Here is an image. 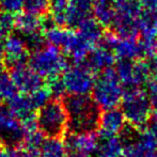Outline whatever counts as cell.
Here are the masks:
<instances>
[{
    "instance_id": "cell-22",
    "label": "cell",
    "mask_w": 157,
    "mask_h": 157,
    "mask_svg": "<svg viewBox=\"0 0 157 157\" xmlns=\"http://www.w3.org/2000/svg\"><path fill=\"white\" fill-rule=\"evenodd\" d=\"M78 34L91 46L96 47L99 41H103V27L95 21V18H91L83 23L77 29Z\"/></svg>"
},
{
    "instance_id": "cell-16",
    "label": "cell",
    "mask_w": 157,
    "mask_h": 157,
    "mask_svg": "<svg viewBox=\"0 0 157 157\" xmlns=\"http://www.w3.org/2000/svg\"><path fill=\"white\" fill-rule=\"evenodd\" d=\"M114 60H116V56L113 52L106 46L99 45L93 48V50L88 55L87 59L83 62V66L93 74L97 72L101 73L108 68H111Z\"/></svg>"
},
{
    "instance_id": "cell-13",
    "label": "cell",
    "mask_w": 157,
    "mask_h": 157,
    "mask_svg": "<svg viewBox=\"0 0 157 157\" xmlns=\"http://www.w3.org/2000/svg\"><path fill=\"white\" fill-rule=\"evenodd\" d=\"M10 75L17 91L23 94H32L46 85L44 79L26 64L11 68Z\"/></svg>"
},
{
    "instance_id": "cell-20",
    "label": "cell",
    "mask_w": 157,
    "mask_h": 157,
    "mask_svg": "<svg viewBox=\"0 0 157 157\" xmlns=\"http://www.w3.org/2000/svg\"><path fill=\"white\" fill-rule=\"evenodd\" d=\"M93 15L95 21L101 27H111L116 16L114 1L110 0H95Z\"/></svg>"
},
{
    "instance_id": "cell-23",
    "label": "cell",
    "mask_w": 157,
    "mask_h": 157,
    "mask_svg": "<svg viewBox=\"0 0 157 157\" xmlns=\"http://www.w3.org/2000/svg\"><path fill=\"white\" fill-rule=\"evenodd\" d=\"M40 157H68L64 141L61 139H47L41 150Z\"/></svg>"
},
{
    "instance_id": "cell-11",
    "label": "cell",
    "mask_w": 157,
    "mask_h": 157,
    "mask_svg": "<svg viewBox=\"0 0 157 157\" xmlns=\"http://www.w3.org/2000/svg\"><path fill=\"white\" fill-rule=\"evenodd\" d=\"M98 139L95 132H67L64 144L68 157H91L97 151Z\"/></svg>"
},
{
    "instance_id": "cell-26",
    "label": "cell",
    "mask_w": 157,
    "mask_h": 157,
    "mask_svg": "<svg viewBox=\"0 0 157 157\" xmlns=\"http://www.w3.org/2000/svg\"><path fill=\"white\" fill-rule=\"evenodd\" d=\"M149 65L151 68V78L147 83V96L151 101L153 108L157 109V57L150 58Z\"/></svg>"
},
{
    "instance_id": "cell-17",
    "label": "cell",
    "mask_w": 157,
    "mask_h": 157,
    "mask_svg": "<svg viewBox=\"0 0 157 157\" xmlns=\"http://www.w3.org/2000/svg\"><path fill=\"white\" fill-rule=\"evenodd\" d=\"M8 103L10 109L21 122H24L33 117H36V109L33 106L29 94L17 93Z\"/></svg>"
},
{
    "instance_id": "cell-27",
    "label": "cell",
    "mask_w": 157,
    "mask_h": 157,
    "mask_svg": "<svg viewBox=\"0 0 157 157\" xmlns=\"http://www.w3.org/2000/svg\"><path fill=\"white\" fill-rule=\"evenodd\" d=\"M24 9L30 14L40 17L45 16L49 11V0H25Z\"/></svg>"
},
{
    "instance_id": "cell-12",
    "label": "cell",
    "mask_w": 157,
    "mask_h": 157,
    "mask_svg": "<svg viewBox=\"0 0 157 157\" xmlns=\"http://www.w3.org/2000/svg\"><path fill=\"white\" fill-rule=\"evenodd\" d=\"M3 60L4 64L10 68L19 65H25L29 61V50L26 45L25 39L18 34H10L6 37L3 44Z\"/></svg>"
},
{
    "instance_id": "cell-29",
    "label": "cell",
    "mask_w": 157,
    "mask_h": 157,
    "mask_svg": "<svg viewBox=\"0 0 157 157\" xmlns=\"http://www.w3.org/2000/svg\"><path fill=\"white\" fill-rule=\"evenodd\" d=\"M25 0H0V10L9 14H16L24 9Z\"/></svg>"
},
{
    "instance_id": "cell-15",
    "label": "cell",
    "mask_w": 157,
    "mask_h": 157,
    "mask_svg": "<svg viewBox=\"0 0 157 157\" xmlns=\"http://www.w3.org/2000/svg\"><path fill=\"white\" fill-rule=\"evenodd\" d=\"M125 117L119 108L104 110L101 114L98 132L101 137L118 136L125 128Z\"/></svg>"
},
{
    "instance_id": "cell-35",
    "label": "cell",
    "mask_w": 157,
    "mask_h": 157,
    "mask_svg": "<svg viewBox=\"0 0 157 157\" xmlns=\"http://www.w3.org/2000/svg\"><path fill=\"white\" fill-rule=\"evenodd\" d=\"M3 147V145H2V144H1V142H0V150H1V147Z\"/></svg>"
},
{
    "instance_id": "cell-10",
    "label": "cell",
    "mask_w": 157,
    "mask_h": 157,
    "mask_svg": "<svg viewBox=\"0 0 157 157\" xmlns=\"http://www.w3.org/2000/svg\"><path fill=\"white\" fill-rule=\"evenodd\" d=\"M103 45L111 49L120 60L137 61L145 56L142 42H138L136 39L119 37L113 33H109L103 37Z\"/></svg>"
},
{
    "instance_id": "cell-32",
    "label": "cell",
    "mask_w": 157,
    "mask_h": 157,
    "mask_svg": "<svg viewBox=\"0 0 157 157\" xmlns=\"http://www.w3.org/2000/svg\"><path fill=\"white\" fill-rule=\"evenodd\" d=\"M0 157H21L18 147H2L0 150Z\"/></svg>"
},
{
    "instance_id": "cell-1",
    "label": "cell",
    "mask_w": 157,
    "mask_h": 157,
    "mask_svg": "<svg viewBox=\"0 0 157 157\" xmlns=\"http://www.w3.org/2000/svg\"><path fill=\"white\" fill-rule=\"evenodd\" d=\"M68 117L71 132H95L98 130L101 108L88 95H64L62 98Z\"/></svg>"
},
{
    "instance_id": "cell-4",
    "label": "cell",
    "mask_w": 157,
    "mask_h": 157,
    "mask_svg": "<svg viewBox=\"0 0 157 157\" xmlns=\"http://www.w3.org/2000/svg\"><path fill=\"white\" fill-rule=\"evenodd\" d=\"M29 65L46 81L59 78L67 70V59L60 48L46 45L29 57Z\"/></svg>"
},
{
    "instance_id": "cell-7",
    "label": "cell",
    "mask_w": 157,
    "mask_h": 157,
    "mask_svg": "<svg viewBox=\"0 0 157 157\" xmlns=\"http://www.w3.org/2000/svg\"><path fill=\"white\" fill-rule=\"evenodd\" d=\"M116 73L122 83L124 91L142 90L151 78V68L147 62L141 60H120L117 64Z\"/></svg>"
},
{
    "instance_id": "cell-33",
    "label": "cell",
    "mask_w": 157,
    "mask_h": 157,
    "mask_svg": "<svg viewBox=\"0 0 157 157\" xmlns=\"http://www.w3.org/2000/svg\"><path fill=\"white\" fill-rule=\"evenodd\" d=\"M149 126H150L149 129L153 132L154 136L157 138V109H155V111L153 112V116H152L151 120H150Z\"/></svg>"
},
{
    "instance_id": "cell-8",
    "label": "cell",
    "mask_w": 157,
    "mask_h": 157,
    "mask_svg": "<svg viewBox=\"0 0 157 157\" xmlns=\"http://www.w3.org/2000/svg\"><path fill=\"white\" fill-rule=\"evenodd\" d=\"M67 95H88L92 92L95 77L92 72L81 65L67 67L61 78Z\"/></svg>"
},
{
    "instance_id": "cell-34",
    "label": "cell",
    "mask_w": 157,
    "mask_h": 157,
    "mask_svg": "<svg viewBox=\"0 0 157 157\" xmlns=\"http://www.w3.org/2000/svg\"><path fill=\"white\" fill-rule=\"evenodd\" d=\"M3 60V49H2V44L0 43V63Z\"/></svg>"
},
{
    "instance_id": "cell-31",
    "label": "cell",
    "mask_w": 157,
    "mask_h": 157,
    "mask_svg": "<svg viewBox=\"0 0 157 157\" xmlns=\"http://www.w3.org/2000/svg\"><path fill=\"white\" fill-rule=\"evenodd\" d=\"M145 13L157 14V0H138Z\"/></svg>"
},
{
    "instance_id": "cell-28",
    "label": "cell",
    "mask_w": 157,
    "mask_h": 157,
    "mask_svg": "<svg viewBox=\"0 0 157 157\" xmlns=\"http://www.w3.org/2000/svg\"><path fill=\"white\" fill-rule=\"evenodd\" d=\"M25 42H26V45H27L28 50H33V52H34L36 50L43 48L44 46H46V42L47 41L45 39V35L40 31L27 35L25 39Z\"/></svg>"
},
{
    "instance_id": "cell-9",
    "label": "cell",
    "mask_w": 157,
    "mask_h": 157,
    "mask_svg": "<svg viewBox=\"0 0 157 157\" xmlns=\"http://www.w3.org/2000/svg\"><path fill=\"white\" fill-rule=\"evenodd\" d=\"M25 132L21 121L4 103H0V142L4 147L21 145Z\"/></svg>"
},
{
    "instance_id": "cell-21",
    "label": "cell",
    "mask_w": 157,
    "mask_h": 157,
    "mask_svg": "<svg viewBox=\"0 0 157 157\" xmlns=\"http://www.w3.org/2000/svg\"><path fill=\"white\" fill-rule=\"evenodd\" d=\"M17 31L25 36L35 32H40L42 28V17L30 13H21L15 16V27Z\"/></svg>"
},
{
    "instance_id": "cell-25",
    "label": "cell",
    "mask_w": 157,
    "mask_h": 157,
    "mask_svg": "<svg viewBox=\"0 0 157 157\" xmlns=\"http://www.w3.org/2000/svg\"><path fill=\"white\" fill-rule=\"evenodd\" d=\"M17 94V89L11 75L4 71L0 74V103L10 101Z\"/></svg>"
},
{
    "instance_id": "cell-36",
    "label": "cell",
    "mask_w": 157,
    "mask_h": 157,
    "mask_svg": "<svg viewBox=\"0 0 157 157\" xmlns=\"http://www.w3.org/2000/svg\"><path fill=\"white\" fill-rule=\"evenodd\" d=\"M110 1H116V0H110Z\"/></svg>"
},
{
    "instance_id": "cell-30",
    "label": "cell",
    "mask_w": 157,
    "mask_h": 157,
    "mask_svg": "<svg viewBox=\"0 0 157 157\" xmlns=\"http://www.w3.org/2000/svg\"><path fill=\"white\" fill-rule=\"evenodd\" d=\"M121 157H147V155L135 139L132 142L124 144V151Z\"/></svg>"
},
{
    "instance_id": "cell-18",
    "label": "cell",
    "mask_w": 157,
    "mask_h": 157,
    "mask_svg": "<svg viewBox=\"0 0 157 157\" xmlns=\"http://www.w3.org/2000/svg\"><path fill=\"white\" fill-rule=\"evenodd\" d=\"M75 33H76V31L72 29L55 26V27L46 30L44 35H45L46 41L49 42L50 45L56 46L58 48L62 47L64 52H66L67 48L70 47L73 39H74Z\"/></svg>"
},
{
    "instance_id": "cell-6",
    "label": "cell",
    "mask_w": 157,
    "mask_h": 157,
    "mask_svg": "<svg viewBox=\"0 0 157 157\" xmlns=\"http://www.w3.org/2000/svg\"><path fill=\"white\" fill-rule=\"evenodd\" d=\"M121 106L125 120L130 126L141 130L149 125L154 109L147 94L142 90L124 91Z\"/></svg>"
},
{
    "instance_id": "cell-5",
    "label": "cell",
    "mask_w": 157,
    "mask_h": 157,
    "mask_svg": "<svg viewBox=\"0 0 157 157\" xmlns=\"http://www.w3.org/2000/svg\"><path fill=\"white\" fill-rule=\"evenodd\" d=\"M116 16L112 29L119 37L136 39L140 32L143 11L138 0H116Z\"/></svg>"
},
{
    "instance_id": "cell-14",
    "label": "cell",
    "mask_w": 157,
    "mask_h": 157,
    "mask_svg": "<svg viewBox=\"0 0 157 157\" xmlns=\"http://www.w3.org/2000/svg\"><path fill=\"white\" fill-rule=\"evenodd\" d=\"M95 0H70L65 13V28L77 30L92 18Z\"/></svg>"
},
{
    "instance_id": "cell-3",
    "label": "cell",
    "mask_w": 157,
    "mask_h": 157,
    "mask_svg": "<svg viewBox=\"0 0 157 157\" xmlns=\"http://www.w3.org/2000/svg\"><path fill=\"white\" fill-rule=\"evenodd\" d=\"M124 96V88L116 70L108 68L95 78L92 89V99L101 109L118 108Z\"/></svg>"
},
{
    "instance_id": "cell-24",
    "label": "cell",
    "mask_w": 157,
    "mask_h": 157,
    "mask_svg": "<svg viewBox=\"0 0 157 157\" xmlns=\"http://www.w3.org/2000/svg\"><path fill=\"white\" fill-rule=\"evenodd\" d=\"M70 0H49V11L55 24L65 27V13Z\"/></svg>"
},
{
    "instance_id": "cell-19",
    "label": "cell",
    "mask_w": 157,
    "mask_h": 157,
    "mask_svg": "<svg viewBox=\"0 0 157 157\" xmlns=\"http://www.w3.org/2000/svg\"><path fill=\"white\" fill-rule=\"evenodd\" d=\"M124 151V143L120 136L101 137L98 139L96 154L98 157H121Z\"/></svg>"
},
{
    "instance_id": "cell-2",
    "label": "cell",
    "mask_w": 157,
    "mask_h": 157,
    "mask_svg": "<svg viewBox=\"0 0 157 157\" xmlns=\"http://www.w3.org/2000/svg\"><path fill=\"white\" fill-rule=\"evenodd\" d=\"M39 130L49 139H60L68 129V117L62 99H50L36 112Z\"/></svg>"
}]
</instances>
